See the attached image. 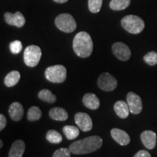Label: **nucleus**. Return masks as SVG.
Segmentation results:
<instances>
[{
  "label": "nucleus",
  "instance_id": "obj_1",
  "mask_svg": "<svg viewBox=\"0 0 157 157\" xmlns=\"http://www.w3.org/2000/svg\"><path fill=\"white\" fill-rule=\"evenodd\" d=\"M103 139L98 135L87 137L86 138L75 141L69 146L72 154L76 155L87 154L95 152L101 148Z\"/></svg>",
  "mask_w": 157,
  "mask_h": 157
},
{
  "label": "nucleus",
  "instance_id": "obj_2",
  "mask_svg": "<svg viewBox=\"0 0 157 157\" xmlns=\"http://www.w3.org/2000/svg\"><path fill=\"white\" fill-rule=\"evenodd\" d=\"M73 49L76 56L80 58H88L93 50V42L91 36L85 31L78 32L74 38Z\"/></svg>",
  "mask_w": 157,
  "mask_h": 157
},
{
  "label": "nucleus",
  "instance_id": "obj_3",
  "mask_svg": "<svg viewBox=\"0 0 157 157\" xmlns=\"http://www.w3.org/2000/svg\"><path fill=\"white\" fill-rule=\"evenodd\" d=\"M121 24L127 32L132 34H140L145 29L143 20L137 15H129L124 17L121 19Z\"/></svg>",
  "mask_w": 157,
  "mask_h": 157
},
{
  "label": "nucleus",
  "instance_id": "obj_4",
  "mask_svg": "<svg viewBox=\"0 0 157 157\" xmlns=\"http://www.w3.org/2000/svg\"><path fill=\"white\" fill-rule=\"evenodd\" d=\"M44 74L49 82L52 83H62L66 79L67 71L65 66L62 65H56L47 68Z\"/></svg>",
  "mask_w": 157,
  "mask_h": 157
},
{
  "label": "nucleus",
  "instance_id": "obj_5",
  "mask_svg": "<svg viewBox=\"0 0 157 157\" xmlns=\"http://www.w3.org/2000/svg\"><path fill=\"white\" fill-rule=\"evenodd\" d=\"M55 23L59 30L65 33H71L75 31L76 23L72 15L68 13L59 15L55 20Z\"/></svg>",
  "mask_w": 157,
  "mask_h": 157
},
{
  "label": "nucleus",
  "instance_id": "obj_6",
  "mask_svg": "<svg viewBox=\"0 0 157 157\" xmlns=\"http://www.w3.org/2000/svg\"><path fill=\"white\" fill-rule=\"evenodd\" d=\"M42 57V50L36 45H29L25 48L23 54L25 64L29 67H35L39 64Z\"/></svg>",
  "mask_w": 157,
  "mask_h": 157
},
{
  "label": "nucleus",
  "instance_id": "obj_7",
  "mask_svg": "<svg viewBox=\"0 0 157 157\" xmlns=\"http://www.w3.org/2000/svg\"><path fill=\"white\" fill-rule=\"evenodd\" d=\"M98 86L100 89L105 92H111L117 87V80L114 76L108 72L100 75L98 79Z\"/></svg>",
  "mask_w": 157,
  "mask_h": 157
},
{
  "label": "nucleus",
  "instance_id": "obj_8",
  "mask_svg": "<svg viewBox=\"0 0 157 157\" xmlns=\"http://www.w3.org/2000/svg\"><path fill=\"white\" fill-rule=\"evenodd\" d=\"M127 103L129 111L132 114H139L143 110V102L140 96L132 92H129L127 95Z\"/></svg>",
  "mask_w": 157,
  "mask_h": 157
},
{
  "label": "nucleus",
  "instance_id": "obj_9",
  "mask_svg": "<svg viewBox=\"0 0 157 157\" xmlns=\"http://www.w3.org/2000/svg\"><path fill=\"white\" fill-rule=\"evenodd\" d=\"M112 52L114 56L121 61H127L131 57V51L129 47L123 42H116L112 46Z\"/></svg>",
  "mask_w": 157,
  "mask_h": 157
},
{
  "label": "nucleus",
  "instance_id": "obj_10",
  "mask_svg": "<svg viewBox=\"0 0 157 157\" xmlns=\"http://www.w3.org/2000/svg\"><path fill=\"white\" fill-rule=\"evenodd\" d=\"M74 120L78 128L83 132H89L93 128V121L87 113L78 112L74 116Z\"/></svg>",
  "mask_w": 157,
  "mask_h": 157
},
{
  "label": "nucleus",
  "instance_id": "obj_11",
  "mask_svg": "<svg viewBox=\"0 0 157 157\" xmlns=\"http://www.w3.org/2000/svg\"><path fill=\"white\" fill-rule=\"evenodd\" d=\"M5 22L10 25H14L17 28H21L25 23V19L23 14L20 12H16V13H6L5 15Z\"/></svg>",
  "mask_w": 157,
  "mask_h": 157
},
{
  "label": "nucleus",
  "instance_id": "obj_12",
  "mask_svg": "<svg viewBox=\"0 0 157 157\" xmlns=\"http://www.w3.org/2000/svg\"><path fill=\"white\" fill-rule=\"evenodd\" d=\"M112 138L120 146H127L130 143V137L125 131L118 128H113L111 130Z\"/></svg>",
  "mask_w": 157,
  "mask_h": 157
},
{
  "label": "nucleus",
  "instance_id": "obj_13",
  "mask_svg": "<svg viewBox=\"0 0 157 157\" xmlns=\"http://www.w3.org/2000/svg\"><path fill=\"white\" fill-rule=\"evenodd\" d=\"M143 144L146 148L152 150L156 145V134L151 130H146L140 135Z\"/></svg>",
  "mask_w": 157,
  "mask_h": 157
},
{
  "label": "nucleus",
  "instance_id": "obj_14",
  "mask_svg": "<svg viewBox=\"0 0 157 157\" xmlns=\"http://www.w3.org/2000/svg\"><path fill=\"white\" fill-rule=\"evenodd\" d=\"M23 105L18 102H14L10 105L9 108V115L13 121H19L22 119L23 117Z\"/></svg>",
  "mask_w": 157,
  "mask_h": 157
},
{
  "label": "nucleus",
  "instance_id": "obj_15",
  "mask_svg": "<svg viewBox=\"0 0 157 157\" xmlns=\"http://www.w3.org/2000/svg\"><path fill=\"white\" fill-rule=\"evenodd\" d=\"M82 102H83L84 106L91 110L98 109L101 105L98 98L93 93L85 94L82 99Z\"/></svg>",
  "mask_w": 157,
  "mask_h": 157
},
{
  "label": "nucleus",
  "instance_id": "obj_16",
  "mask_svg": "<svg viewBox=\"0 0 157 157\" xmlns=\"http://www.w3.org/2000/svg\"><path fill=\"white\" fill-rule=\"evenodd\" d=\"M25 144L23 140H15L10 149L8 157H22L24 154Z\"/></svg>",
  "mask_w": 157,
  "mask_h": 157
},
{
  "label": "nucleus",
  "instance_id": "obj_17",
  "mask_svg": "<svg viewBox=\"0 0 157 157\" xmlns=\"http://www.w3.org/2000/svg\"><path fill=\"white\" fill-rule=\"evenodd\" d=\"M114 111L117 115L121 119H126L130 113L128 104L124 101H119L114 104Z\"/></svg>",
  "mask_w": 157,
  "mask_h": 157
},
{
  "label": "nucleus",
  "instance_id": "obj_18",
  "mask_svg": "<svg viewBox=\"0 0 157 157\" xmlns=\"http://www.w3.org/2000/svg\"><path fill=\"white\" fill-rule=\"evenodd\" d=\"M51 119L56 121H66L68 119V112L64 109L56 107L52 109L49 112Z\"/></svg>",
  "mask_w": 157,
  "mask_h": 157
},
{
  "label": "nucleus",
  "instance_id": "obj_19",
  "mask_svg": "<svg viewBox=\"0 0 157 157\" xmlns=\"http://www.w3.org/2000/svg\"><path fill=\"white\" fill-rule=\"evenodd\" d=\"M20 78H21V74L17 71H13L10 72L5 78V84L7 87H12L16 85L18 83Z\"/></svg>",
  "mask_w": 157,
  "mask_h": 157
},
{
  "label": "nucleus",
  "instance_id": "obj_20",
  "mask_svg": "<svg viewBox=\"0 0 157 157\" xmlns=\"http://www.w3.org/2000/svg\"><path fill=\"white\" fill-rule=\"evenodd\" d=\"M131 0H111L109 5L113 10L119 11L127 8Z\"/></svg>",
  "mask_w": 157,
  "mask_h": 157
},
{
  "label": "nucleus",
  "instance_id": "obj_21",
  "mask_svg": "<svg viewBox=\"0 0 157 157\" xmlns=\"http://www.w3.org/2000/svg\"><path fill=\"white\" fill-rule=\"evenodd\" d=\"M63 132L68 140H74L79 135V129L77 127L66 125L63 128Z\"/></svg>",
  "mask_w": 157,
  "mask_h": 157
},
{
  "label": "nucleus",
  "instance_id": "obj_22",
  "mask_svg": "<svg viewBox=\"0 0 157 157\" xmlns=\"http://www.w3.org/2000/svg\"><path fill=\"white\" fill-rule=\"evenodd\" d=\"M38 97L42 101L49 103H54L56 101V96L52 93L50 90L44 89L41 90L38 94Z\"/></svg>",
  "mask_w": 157,
  "mask_h": 157
},
{
  "label": "nucleus",
  "instance_id": "obj_23",
  "mask_svg": "<svg viewBox=\"0 0 157 157\" xmlns=\"http://www.w3.org/2000/svg\"><path fill=\"white\" fill-rule=\"evenodd\" d=\"M42 113L40 109L36 106H32L29 109L28 114H27V119L30 121H34L40 119L42 117Z\"/></svg>",
  "mask_w": 157,
  "mask_h": 157
},
{
  "label": "nucleus",
  "instance_id": "obj_24",
  "mask_svg": "<svg viewBox=\"0 0 157 157\" xmlns=\"http://www.w3.org/2000/svg\"><path fill=\"white\" fill-rule=\"evenodd\" d=\"M46 138L49 142L54 144H58L63 140L62 135L55 129H50L47 132Z\"/></svg>",
  "mask_w": 157,
  "mask_h": 157
},
{
  "label": "nucleus",
  "instance_id": "obj_25",
  "mask_svg": "<svg viewBox=\"0 0 157 157\" xmlns=\"http://www.w3.org/2000/svg\"><path fill=\"white\" fill-rule=\"evenodd\" d=\"M103 0H88V7L93 13H98L101 10Z\"/></svg>",
  "mask_w": 157,
  "mask_h": 157
},
{
  "label": "nucleus",
  "instance_id": "obj_26",
  "mask_svg": "<svg viewBox=\"0 0 157 157\" xmlns=\"http://www.w3.org/2000/svg\"><path fill=\"white\" fill-rule=\"evenodd\" d=\"M143 60H144L145 63H146L149 66H155L157 64V52H154V51L148 52L146 56L143 57Z\"/></svg>",
  "mask_w": 157,
  "mask_h": 157
},
{
  "label": "nucleus",
  "instance_id": "obj_27",
  "mask_svg": "<svg viewBox=\"0 0 157 157\" xmlns=\"http://www.w3.org/2000/svg\"><path fill=\"white\" fill-rule=\"evenodd\" d=\"M23 48L22 43L21 41L15 40L10 44V50L13 54H18L21 52Z\"/></svg>",
  "mask_w": 157,
  "mask_h": 157
},
{
  "label": "nucleus",
  "instance_id": "obj_28",
  "mask_svg": "<svg viewBox=\"0 0 157 157\" xmlns=\"http://www.w3.org/2000/svg\"><path fill=\"white\" fill-rule=\"evenodd\" d=\"M71 151L67 148H60L56 150L52 157H71Z\"/></svg>",
  "mask_w": 157,
  "mask_h": 157
},
{
  "label": "nucleus",
  "instance_id": "obj_29",
  "mask_svg": "<svg viewBox=\"0 0 157 157\" xmlns=\"http://www.w3.org/2000/svg\"><path fill=\"white\" fill-rule=\"evenodd\" d=\"M133 157H151L150 153L145 150H140L136 153Z\"/></svg>",
  "mask_w": 157,
  "mask_h": 157
},
{
  "label": "nucleus",
  "instance_id": "obj_30",
  "mask_svg": "<svg viewBox=\"0 0 157 157\" xmlns=\"http://www.w3.org/2000/svg\"><path fill=\"white\" fill-rule=\"evenodd\" d=\"M6 124H7V119H6L5 117L2 113H0V131L5 128Z\"/></svg>",
  "mask_w": 157,
  "mask_h": 157
},
{
  "label": "nucleus",
  "instance_id": "obj_31",
  "mask_svg": "<svg viewBox=\"0 0 157 157\" xmlns=\"http://www.w3.org/2000/svg\"><path fill=\"white\" fill-rule=\"evenodd\" d=\"M53 1L57 3H65L68 2V0H53Z\"/></svg>",
  "mask_w": 157,
  "mask_h": 157
},
{
  "label": "nucleus",
  "instance_id": "obj_32",
  "mask_svg": "<svg viewBox=\"0 0 157 157\" xmlns=\"http://www.w3.org/2000/svg\"><path fill=\"white\" fill-rule=\"evenodd\" d=\"M2 146H3V142L2 141L1 139H0V148H2Z\"/></svg>",
  "mask_w": 157,
  "mask_h": 157
}]
</instances>
